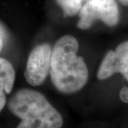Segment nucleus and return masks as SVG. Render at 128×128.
I'll use <instances>...</instances> for the list:
<instances>
[{
	"label": "nucleus",
	"mask_w": 128,
	"mask_h": 128,
	"mask_svg": "<svg viewBox=\"0 0 128 128\" xmlns=\"http://www.w3.org/2000/svg\"><path fill=\"white\" fill-rule=\"evenodd\" d=\"M118 73H121L128 81V41L119 44L114 51L109 50L106 54L97 77L99 80H105Z\"/></svg>",
	"instance_id": "39448f33"
},
{
	"label": "nucleus",
	"mask_w": 128,
	"mask_h": 128,
	"mask_svg": "<svg viewBox=\"0 0 128 128\" xmlns=\"http://www.w3.org/2000/svg\"><path fill=\"white\" fill-rule=\"evenodd\" d=\"M6 96L3 88H0V110H2L6 104Z\"/></svg>",
	"instance_id": "9d476101"
},
{
	"label": "nucleus",
	"mask_w": 128,
	"mask_h": 128,
	"mask_svg": "<svg viewBox=\"0 0 128 128\" xmlns=\"http://www.w3.org/2000/svg\"><path fill=\"white\" fill-rule=\"evenodd\" d=\"M9 111L21 120L16 128H61V114L39 92L23 88L8 102Z\"/></svg>",
	"instance_id": "f03ea898"
},
{
	"label": "nucleus",
	"mask_w": 128,
	"mask_h": 128,
	"mask_svg": "<svg viewBox=\"0 0 128 128\" xmlns=\"http://www.w3.org/2000/svg\"><path fill=\"white\" fill-rule=\"evenodd\" d=\"M77 1H78V2H80V3H82V0H77Z\"/></svg>",
	"instance_id": "f8f14e48"
},
{
	"label": "nucleus",
	"mask_w": 128,
	"mask_h": 128,
	"mask_svg": "<svg viewBox=\"0 0 128 128\" xmlns=\"http://www.w3.org/2000/svg\"><path fill=\"white\" fill-rule=\"evenodd\" d=\"M119 96L121 100L125 103H128V87L124 86L123 88H122L120 91Z\"/></svg>",
	"instance_id": "1a4fd4ad"
},
{
	"label": "nucleus",
	"mask_w": 128,
	"mask_h": 128,
	"mask_svg": "<svg viewBox=\"0 0 128 128\" xmlns=\"http://www.w3.org/2000/svg\"><path fill=\"white\" fill-rule=\"evenodd\" d=\"M15 71L12 64L5 58H0V88L9 94L14 87Z\"/></svg>",
	"instance_id": "423d86ee"
},
{
	"label": "nucleus",
	"mask_w": 128,
	"mask_h": 128,
	"mask_svg": "<svg viewBox=\"0 0 128 128\" xmlns=\"http://www.w3.org/2000/svg\"><path fill=\"white\" fill-rule=\"evenodd\" d=\"M78 48V41L70 35L60 37L53 48L50 79L61 93L77 92L87 83L88 69L84 59L77 56Z\"/></svg>",
	"instance_id": "f257e3e1"
},
{
	"label": "nucleus",
	"mask_w": 128,
	"mask_h": 128,
	"mask_svg": "<svg viewBox=\"0 0 128 128\" xmlns=\"http://www.w3.org/2000/svg\"><path fill=\"white\" fill-rule=\"evenodd\" d=\"M53 48L48 44L36 46L30 53L24 71V77L32 86H38L50 73Z\"/></svg>",
	"instance_id": "20e7f679"
},
{
	"label": "nucleus",
	"mask_w": 128,
	"mask_h": 128,
	"mask_svg": "<svg viewBox=\"0 0 128 128\" xmlns=\"http://www.w3.org/2000/svg\"><path fill=\"white\" fill-rule=\"evenodd\" d=\"M96 20H100L108 26L119 22V9L115 0H89L79 12L77 26L80 29L90 28Z\"/></svg>",
	"instance_id": "7ed1b4c3"
},
{
	"label": "nucleus",
	"mask_w": 128,
	"mask_h": 128,
	"mask_svg": "<svg viewBox=\"0 0 128 128\" xmlns=\"http://www.w3.org/2000/svg\"><path fill=\"white\" fill-rule=\"evenodd\" d=\"M119 2L122 4L128 6V0H119Z\"/></svg>",
	"instance_id": "9b49d317"
},
{
	"label": "nucleus",
	"mask_w": 128,
	"mask_h": 128,
	"mask_svg": "<svg viewBox=\"0 0 128 128\" xmlns=\"http://www.w3.org/2000/svg\"><path fill=\"white\" fill-rule=\"evenodd\" d=\"M0 34H1V38H0V50H2L3 46L4 45L5 40L6 38V29H5L4 26L1 23V31H0Z\"/></svg>",
	"instance_id": "6e6552de"
},
{
	"label": "nucleus",
	"mask_w": 128,
	"mask_h": 128,
	"mask_svg": "<svg viewBox=\"0 0 128 128\" xmlns=\"http://www.w3.org/2000/svg\"><path fill=\"white\" fill-rule=\"evenodd\" d=\"M64 12V16H73L80 12L82 3L77 0H56Z\"/></svg>",
	"instance_id": "0eeeda50"
}]
</instances>
